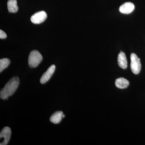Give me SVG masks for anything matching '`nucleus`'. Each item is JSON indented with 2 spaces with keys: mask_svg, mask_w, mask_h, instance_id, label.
Segmentation results:
<instances>
[{
  "mask_svg": "<svg viewBox=\"0 0 145 145\" xmlns=\"http://www.w3.org/2000/svg\"><path fill=\"white\" fill-rule=\"evenodd\" d=\"M131 69L134 74H139L141 69L140 59L135 53L131 54Z\"/></svg>",
  "mask_w": 145,
  "mask_h": 145,
  "instance_id": "obj_3",
  "label": "nucleus"
},
{
  "mask_svg": "<svg viewBox=\"0 0 145 145\" xmlns=\"http://www.w3.org/2000/svg\"><path fill=\"white\" fill-rule=\"evenodd\" d=\"M65 117V114H63V118H64Z\"/></svg>",
  "mask_w": 145,
  "mask_h": 145,
  "instance_id": "obj_14",
  "label": "nucleus"
},
{
  "mask_svg": "<svg viewBox=\"0 0 145 145\" xmlns=\"http://www.w3.org/2000/svg\"><path fill=\"white\" fill-rule=\"evenodd\" d=\"M20 84V80L18 77H14L11 78L8 82L6 84L3 88L2 89L0 92V97L3 100L8 99L9 96H12L18 88Z\"/></svg>",
  "mask_w": 145,
  "mask_h": 145,
  "instance_id": "obj_1",
  "label": "nucleus"
},
{
  "mask_svg": "<svg viewBox=\"0 0 145 145\" xmlns=\"http://www.w3.org/2000/svg\"><path fill=\"white\" fill-rule=\"evenodd\" d=\"M63 112L61 111H58L54 112L50 118V121L57 124L59 123L63 118Z\"/></svg>",
  "mask_w": 145,
  "mask_h": 145,
  "instance_id": "obj_9",
  "label": "nucleus"
},
{
  "mask_svg": "<svg viewBox=\"0 0 145 145\" xmlns=\"http://www.w3.org/2000/svg\"><path fill=\"white\" fill-rule=\"evenodd\" d=\"M7 8L10 13L17 12L18 10L17 0H8L7 2Z\"/></svg>",
  "mask_w": 145,
  "mask_h": 145,
  "instance_id": "obj_11",
  "label": "nucleus"
},
{
  "mask_svg": "<svg viewBox=\"0 0 145 145\" xmlns=\"http://www.w3.org/2000/svg\"><path fill=\"white\" fill-rule=\"evenodd\" d=\"M135 6L132 3L127 2L122 5L119 7V11L123 14H128L131 13L134 10Z\"/></svg>",
  "mask_w": 145,
  "mask_h": 145,
  "instance_id": "obj_7",
  "label": "nucleus"
},
{
  "mask_svg": "<svg viewBox=\"0 0 145 145\" xmlns=\"http://www.w3.org/2000/svg\"><path fill=\"white\" fill-rule=\"evenodd\" d=\"M55 68V66L54 65H52L48 68L47 70L43 74L40 78V82L41 84H44L49 80L54 73Z\"/></svg>",
  "mask_w": 145,
  "mask_h": 145,
  "instance_id": "obj_6",
  "label": "nucleus"
},
{
  "mask_svg": "<svg viewBox=\"0 0 145 145\" xmlns=\"http://www.w3.org/2000/svg\"><path fill=\"white\" fill-rule=\"evenodd\" d=\"M43 59L41 54L36 50H33L30 52L28 57V64L30 67H37Z\"/></svg>",
  "mask_w": 145,
  "mask_h": 145,
  "instance_id": "obj_2",
  "label": "nucleus"
},
{
  "mask_svg": "<svg viewBox=\"0 0 145 145\" xmlns=\"http://www.w3.org/2000/svg\"><path fill=\"white\" fill-rule=\"evenodd\" d=\"M47 17V15L45 11H39L31 16L30 20L33 24H40L46 20Z\"/></svg>",
  "mask_w": 145,
  "mask_h": 145,
  "instance_id": "obj_4",
  "label": "nucleus"
},
{
  "mask_svg": "<svg viewBox=\"0 0 145 145\" xmlns=\"http://www.w3.org/2000/svg\"><path fill=\"white\" fill-rule=\"evenodd\" d=\"M118 64L119 66L123 69H125L127 67V61L125 54L123 52H121L118 56Z\"/></svg>",
  "mask_w": 145,
  "mask_h": 145,
  "instance_id": "obj_8",
  "label": "nucleus"
},
{
  "mask_svg": "<svg viewBox=\"0 0 145 145\" xmlns=\"http://www.w3.org/2000/svg\"><path fill=\"white\" fill-rule=\"evenodd\" d=\"M7 34L2 30H0V39H5L7 38Z\"/></svg>",
  "mask_w": 145,
  "mask_h": 145,
  "instance_id": "obj_13",
  "label": "nucleus"
},
{
  "mask_svg": "<svg viewBox=\"0 0 145 145\" xmlns=\"http://www.w3.org/2000/svg\"><path fill=\"white\" fill-rule=\"evenodd\" d=\"M129 85V82L125 78H118L115 81V85L118 88L125 89L127 88Z\"/></svg>",
  "mask_w": 145,
  "mask_h": 145,
  "instance_id": "obj_10",
  "label": "nucleus"
},
{
  "mask_svg": "<svg viewBox=\"0 0 145 145\" xmlns=\"http://www.w3.org/2000/svg\"><path fill=\"white\" fill-rule=\"evenodd\" d=\"M10 63V61L7 58H4L0 60V72L7 68Z\"/></svg>",
  "mask_w": 145,
  "mask_h": 145,
  "instance_id": "obj_12",
  "label": "nucleus"
},
{
  "mask_svg": "<svg viewBox=\"0 0 145 145\" xmlns=\"http://www.w3.org/2000/svg\"><path fill=\"white\" fill-rule=\"evenodd\" d=\"M11 131L10 128L8 127H4L0 133V138H4L3 141L1 142V145H6L8 144L10 136H11Z\"/></svg>",
  "mask_w": 145,
  "mask_h": 145,
  "instance_id": "obj_5",
  "label": "nucleus"
}]
</instances>
